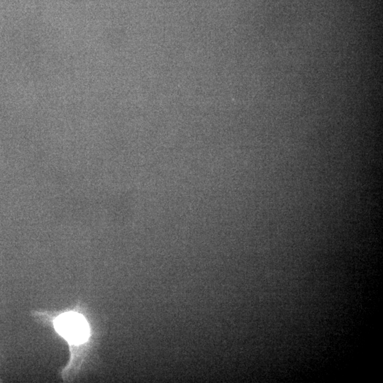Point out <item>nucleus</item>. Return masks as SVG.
<instances>
[{
  "label": "nucleus",
  "instance_id": "1",
  "mask_svg": "<svg viewBox=\"0 0 383 383\" xmlns=\"http://www.w3.org/2000/svg\"><path fill=\"white\" fill-rule=\"evenodd\" d=\"M54 325L56 331L72 343L80 344L88 338V323L79 313H62L55 319Z\"/></svg>",
  "mask_w": 383,
  "mask_h": 383
}]
</instances>
